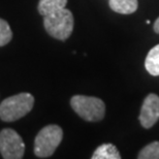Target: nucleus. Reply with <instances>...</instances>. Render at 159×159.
<instances>
[{
    "label": "nucleus",
    "mask_w": 159,
    "mask_h": 159,
    "mask_svg": "<svg viewBox=\"0 0 159 159\" xmlns=\"http://www.w3.org/2000/svg\"><path fill=\"white\" fill-rule=\"evenodd\" d=\"M70 106L72 110L87 122H98L106 115V104L97 97L75 95L70 99Z\"/></svg>",
    "instance_id": "nucleus-3"
},
{
    "label": "nucleus",
    "mask_w": 159,
    "mask_h": 159,
    "mask_svg": "<svg viewBox=\"0 0 159 159\" xmlns=\"http://www.w3.org/2000/svg\"><path fill=\"white\" fill-rule=\"evenodd\" d=\"M0 153L4 159H21L25 153V144L20 134L11 128L0 132Z\"/></svg>",
    "instance_id": "nucleus-5"
},
{
    "label": "nucleus",
    "mask_w": 159,
    "mask_h": 159,
    "mask_svg": "<svg viewBox=\"0 0 159 159\" xmlns=\"http://www.w3.org/2000/svg\"><path fill=\"white\" fill-rule=\"evenodd\" d=\"M139 122L144 128H151L159 120V96L154 93L147 95L143 102Z\"/></svg>",
    "instance_id": "nucleus-6"
},
{
    "label": "nucleus",
    "mask_w": 159,
    "mask_h": 159,
    "mask_svg": "<svg viewBox=\"0 0 159 159\" xmlns=\"http://www.w3.org/2000/svg\"><path fill=\"white\" fill-rule=\"evenodd\" d=\"M34 97L30 93H19L7 97L0 103V119L4 122H14L23 118L32 110Z\"/></svg>",
    "instance_id": "nucleus-1"
},
{
    "label": "nucleus",
    "mask_w": 159,
    "mask_h": 159,
    "mask_svg": "<svg viewBox=\"0 0 159 159\" xmlns=\"http://www.w3.org/2000/svg\"><path fill=\"white\" fill-rule=\"evenodd\" d=\"M66 4H67V0H39L37 8L39 14L44 17L65 8Z\"/></svg>",
    "instance_id": "nucleus-8"
},
{
    "label": "nucleus",
    "mask_w": 159,
    "mask_h": 159,
    "mask_svg": "<svg viewBox=\"0 0 159 159\" xmlns=\"http://www.w3.org/2000/svg\"><path fill=\"white\" fill-rule=\"evenodd\" d=\"M63 138V130L58 125H48L37 133L34 139V154L39 158L52 156Z\"/></svg>",
    "instance_id": "nucleus-4"
},
{
    "label": "nucleus",
    "mask_w": 159,
    "mask_h": 159,
    "mask_svg": "<svg viewBox=\"0 0 159 159\" xmlns=\"http://www.w3.org/2000/svg\"><path fill=\"white\" fill-rule=\"evenodd\" d=\"M74 16L67 8H62L43 17L44 29L51 36L59 40H66L74 30Z\"/></svg>",
    "instance_id": "nucleus-2"
},
{
    "label": "nucleus",
    "mask_w": 159,
    "mask_h": 159,
    "mask_svg": "<svg viewBox=\"0 0 159 159\" xmlns=\"http://www.w3.org/2000/svg\"><path fill=\"white\" fill-rule=\"evenodd\" d=\"M12 39V32L8 23L0 19V47L7 44Z\"/></svg>",
    "instance_id": "nucleus-12"
},
{
    "label": "nucleus",
    "mask_w": 159,
    "mask_h": 159,
    "mask_svg": "<svg viewBox=\"0 0 159 159\" xmlns=\"http://www.w3.org/2000/svg\"><path fill=\"white\" fill-rule=\"evenodd\" d=\"M154 31L159 34V18L156 19V21H155V23H154Z\"/></svg>",
    "instance_id": "nucleus-13"
},
{
    "label": "nucleus",
    "mask_w": 159,
    "mask_h": 159,
    "mask_svg": "<svg viewBox=\"0 0 159 159\" xmlns=\"http://www.w3.org/2000/svg\"><path fill=\"white\" fill-rule=\"evenodd\" d=\"M139 159H159V142H153L142 149L139 153Z\"/></svg>",
    "instance_id": "nucleus-11"
},
{
    "label": "nucleus",
    "mask_w": 159,
    "mask_h": 159,
    "mask_svg": "<svg viewBox=\"0 0 159 159\" xmlns=\"http://www.w3.org/2000/svg\"><path fill=\"white\" fill-rule=\"evenodd\" d=\"M110 7L118 14H133L139 7L138 0H110Z\"/></svg>",
    "instance_id": "nucleus-7"
},
{
    "label": "nucleus",
    "mask_w": 159,
    "mask_h": 159,
    "mask_svg": "<svg viewBox=\"0 0 159 159\" xmlns=\"http://www.w3.org/2000/svg\"><path fill=\"white\" fill-rule=\"evenodd\" d=\"M145 67L151 75H159V44L149 51L145 60Z\"/></svg>",
    "instance_id": "nucleus-9"
},
{
    "label": "nucleus",
    "mask_w": 159,
    "mask_h": 159,
    "mask_svg": "<svg viewBox=\"0 0 159 159\" xmlns=\"http://www.w3.org/2000/svg\"><path fill=\"white\" fill-rule=\"evenodd\" d=\"M92 159H120L121 155L113 144L100 145L92 155Z\"/></svg>",
    "instance_id": "nucleus-10"
}]
</instances>
